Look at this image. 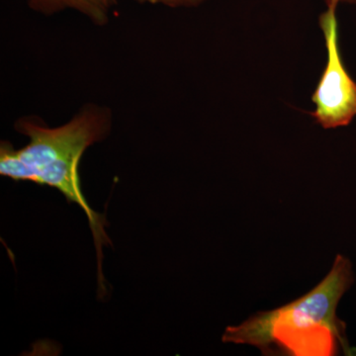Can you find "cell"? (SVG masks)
Segmentation results:
<instances>
[{"label":"cell","mask_w":356,"mask_h":356,"mask_svg":"<svg viewBox=\"0 0 356 356\" xmlns=\"http://www.w3.org/2000/svg\"><path fill=\"white\" fill-rule=\"evenodd\" d=\"M35 13L51 16L65 10L76 11L95 26L108 24L117 0H27Z\"/></svg>","instance_id":"4"},{"label":"cell","mask_w":356,"mask_h":356,"mask_svg":"<svg viewBox=\"0 0 356 356\" xmlns=\"http://www.w3.org/2000/svg\"><path fill=\"white\" fill-rule=\"evenodd\" d=\"M320 26L324 33L327 60L312 95L316 109L311 115L324 129L344 127L356 116V83L341 58L336 11L327 9L323 13Z\"/></svg>","instance_id":"3"},{"label":"cell","mask_w":356,"mask_h":356,"mask_svg":"<svg viewBox=\"0 0 356 356\" xmlns=\"http://www.w3.org/2000/svg\"><path fill=\"white\" fill-rule=\"evenodd\" d=\"M350 3L355 4L356 0H325V3H327V9H331V10H337V7L339 3Z\"/></svg>","instance_id":"6"},{"label":"cell","mask_w":356,"mask_h":356,"mask_svg":"<svg viewBox=\"0 0 356 356\" xmlns=\"http://www.w3.org/2000/svg\"><path fill=\"white\" fill-rule=\"evenodd\" d=\"M353 282L350 259L337 255L331 271L310 292L227 327L222 341L255 346L264 355L332 356L341 350L355 355L346 339V323L337 316V305Z\"/></svg>","instance_id":"2"},{"label":"cell","mask_w":356,"mask_h":356,"mask_svg":"<svg viewBox=\"0 0 356 356\" xmlns=\"http://www.w3.org/2000/svg\"><path fill=\"white\" fill-rule=\"evenodd\" d=\"M112 113L107 107L86 104L64 125L49 127L42 119L26 116L16 121L15 130L29 139L16 149L9 142L0 146V175L14 181H30L60 191L76 203L88 218L98 259V284L106 292L103 278L102 247L111 245L105 232L106 219L89 206L81 191L79 166L89 147L108 137Z\"/></svg>","instance_id":"1"},{"label":"cell","mask_w":356,"mask_h":356,"mask_svg":"<svg viewBox=\"0 0 356 356\" xmlns=\"http://www.w3.org/2000/svg\"><path fill=\"white\" fill-rule=\"evenodd\" d=\"M140 4H149V6H163L170 8H179V7H196L201 6L204 2L209 0H132Z\"/></svg>","instance_id":"5"}]
</instances>
